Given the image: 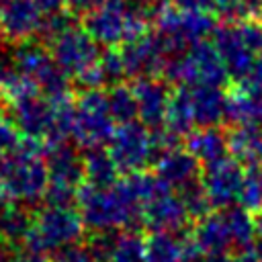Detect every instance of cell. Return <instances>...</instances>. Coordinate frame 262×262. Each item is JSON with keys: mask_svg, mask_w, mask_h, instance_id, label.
<instances>
[{"mask_svg": "<svg viewBox=\"0 0 262 262\" xmlns=\"http://www.w3.org/2000/svg\"><path fill=\"white\" fill-rule=\"evenodd\" d=\"M8 262H51L45 254H35V252H29V254H12Z\"/></svg>", "mask_w": 262, "mask_h": 262, "instance_id": "cell-45", "label": "cell"}, {"mask_svg": "<svg viewBox=\"0 0 262 262\" xmlns=\"http://www.w3.org/2000/svg\"><path fill=\"white\" fill-rule=\"evenodd\" d=\"M127 2H135V4H147V6H154V4H158L160 0H127Z\"/></svg>", "mask_w": 262, "mask_h": 262, "instance_id": "cell-51", "label": "cell"}, {"mask_svg": "<svg viewBox=\"0 0 262 262\" xmlns=\"http://www.w3.org/2000/svg\"><path fill=\"white\" fill-rule=\"evenodd\" d=\"M227 151L242 166L262 164V129L258 125H237L227 131Z\"/></svg>", "mask_w": 262, "mask_h": 262, "instance_id": "cell-25", "label": "cell"}, {"mask_svg": "<svg viewBox=\"0 0 262 262\" xmlns=\"http://www.w3.org/2000/svg\"><path fill=\"white\" fill-rule=\"evenodd\" d=\"M244 172L246 170L242 168V164L231 156H225L213 164L203 166L201 182L207 190L213 209H227L239 201Z\"/></svg>", "mask_w": 262, "mask_h": 262, "instance_id": "cell-9", "label": "cell"}, {"mask_svg": "<svg viewBox=\"0 0 262 262\" xmlns=\"http://www.w3.org/2000/svg\"><path fill=\"white\" fill-rule=\"evenodd\" d=\"M0 25L2 37L18 45L41 33L43 14L35 0H0Z\"/></svg>", "mask_w": 262, "mask_h": 262, "instance_id": "cell-13", "label": "cell"}, {"mask_svg": "<svg viewBox=\"0 0 262 262\" xmlns=\"http://www.w3.org/2000/svg\"><path fill=\"white\" fill-rule=\"evenodd\" d=\"M192 113L196 127H217L225 117V94L217 86H192L190 88Z\"/></svg>", "mask_w": 262, "mask_h": 262, "instance_id": "cell-24", "label": "cell"}, {"mask_svg": "<svg viewBox=\"0 0 262 262\" xmlns=\"http://www.w3.org/2000/svg\"><path fill=\"white\" fill-rule=\"evenodd\" d=\"M20 141H23L20 129L16 127L10 113L4 111V106H0V154L14 151L20 145Z\"/></svg>", "mask_w": 262, "mask_h": 262, "instance_id": "cell-37", "label": "cell"}, {"mask_svg": "<svg viewBox=\"0 0 262 262\" xmlns=\"http://www.w3.org/2000/svg\"><path fill=\"white\" fill-rule=\"evenodd\" d=\"M184 147L196 158L201 166L213 164L221 158H225L227 151V133H223L219 127H199L192 133L186 135Z\"/></svg>", "mask_w": 262, "mask_h": 262, "instance_id": "cell-22", "label": "cell"}, {"mask_svg": "<svg viewBox=\"0 0 262 262\" xmlns=\"http://www.w3.org/2000/svg\"><path fill=\"white\" fill-rule=\"evenodd\" d=\"M43 156L45 143L25 135L14 151L0 154V205L37 203L45 196L49 174Z\"/></svg>", "mask_w": 262, "mask_h": 262, "instance_id": "cell-1", "label": "cell"}, {"mask_svg": "<svg viewBox=\"0 0 262 262\" xmlns=\"http://www.w3.org/2000/svg\"><path fill=\"white\" fill-rule=\"evenodd\" d=\"M237 23V29H239V35L244 39V43L248 45V49L258 57L262 55V23L258 18H242V20H235Z\"/></svg>", "mask_w": 262, "mask_h": 262, "instance_id": "cell-38", "label": "cell"}, {"mask_svg": "<svg viewBox=\"0 0 262 262\" xmlns=\"http://www.w3.org/2000/svg\"><path fill=\"white\" fill-rule=\"evenodd\" d=\"M117 123L108 111L106 90H80L76 96V117L72 137L84 149L108 145Z\"/></svg>", "mask_w": 262, "mask_h": 262, "instance_id": "cell-6", "label": "cell"}, {"mask_svg": "<svg viewBox=\"0 0 262 262\" xmlns=\"http://www.w3.org/2000/svg\"><path fill=\"white\" fill-rule=\"evenodd\" d=\"M45 164L51 184L80 188L84 184V160L68 141L45 147Z\"/></svg>", "mask_w": 262, "mask_h": 262, "instance_id": "cell-17", "label": "cell"}, {"mask_svg": "<svg viewBox=\"0 0 262 262\" xmlns=\"http://www.w3.org/2000/svg\"><path fill=\"white\" fill-rule=\"evenodd\" d=\"M82 223L90 231H117L141 223V213L135 209L117 186L98 188L84 182L76 196Z\"/></svg>", "mask_w": 262, "mask_h": 262, "instance_id": "cell-2", "label": "cell"}, {"mask_svg": "<svg viewBox=\"0 0 262 262\" xmlns=\"http://www.w3.org/2000/svg\"><path fill=\"white\" fill-rule=\"evenodd\" d=\"M162 76L168 84H174L178 88H192V86H199L196 82V72H194V66H192V59L186 53H172L168 59H166V66L162 70Z\"/></svg>", "mask_w": 262, "mask_h": 262, "instance_id": "cell-31", "label": "cell"}, {"mask_svg": "<svg viewBox=\"0 0 262 262\" xmlns=\"http://www.w3.org/2000/svg\"><path fill=\"white\" fill-rule=\"evenodd\" d=\"M31 217L27 209L18 203H4L0 205V252L8 250L12 254L25 246V237L31 225Z\"/></svg>", "mask_w": 262, "mask_h": 262, "instance_id": "cell-23", "label": "cell"}, {"mask_svg": "<svg viewBox=\"0 0 262 262\" xmlns=\"http://www.w3.org/2000/svg\"><path fill=\"white\" fill-rule=\"evenodd\" d=\"M12 66L18 74L33 80L39 86L41 94H45L49 100L72 96L70 76L55 63L45 43L35 39L18 43L12 51Z\"/></svg>", "mask_w": 262, "mask_h": 262, "instance_id": "cell-4", "label": "cell"}, {"mask_svg": "<svg viewBox=\"0 0 262 262\" xmlns=\"http://www.w3.org/2000/svg\"><path fill=\"white\" fill-rule=\"evenodd\" d=\"M254 221H256V231H258V235L262 237V211H260V213H256Z\"/></svg>", "mask_w": 262, "mask_h": 262, "instance_id": "cell-49", "label": "cell"}, {"mask_svg": "<svg viewBox=\"0 0 262 262\" xmlns=\"http://www.w3.org/2000/svg\"><path fill=\"white\" fill-rule=\"evenodd\" d=\"M47 47L51 51V57L55 63L74 78L84 68L92 66L98 59V43L78 25H72L51 41H47Z\"/></svg>", "mask_w": 262, "mask_h": 262, "instance_id": "cell-8", "label": "cell"}, {"mask_svg": "<svg viewBox=\"0 0 262 262\" xmlns=\"http://www.w3.org/2000/svg\"><path fill=\"white\" fill-rule=\"evenodd\" d=\"M154 174L162 182H166L168 186H172L176 190V188L201 178V164L186 147L174 145L156 158Z\"/></svg>", "mask_w": 262, "mask_h": 262, "instance_id": "cell-18", "label": "cell"}, {"mask_svg": "<svg viewBox=\"0 0 262 262\" xmlns=\"http://www.w3.org/2000/svg\"><path fill=\"white\" fill-rule=\"evenodd\" d=\"M233 262H258V258H256L254 250L246 248V250H239L237 256H233Z\"/></svg>", "mask_w": 262, "mask_h": 262, "instance_id": "cell-47", "label": "cell"}, {"mask_svg": "<svg viewBox=\"0 0 262 262\" xmlns=\"http://www.w3.org/2000/svg\"><path fill=\"white\" fill-rule=\"evenodd\" d=\"M254 14H256V18L262 23V0H256V2H254Z\"/></svg>", "mask_w": 262, "mask_h": 262, "instance_id": "cell-48", "label": "cell"}, {"mask_svg": "<svg viewBox=\"0 0 262 262\" xmlns=\"http://www.w3.org/2000/svg\"><path fill=\"white\" fill-rule=\"evenodd\" d=\"M106 2H108V0H66L68 10H70L72 14H80V16L88 14L90 10H94V8H98V6L106 4Z\"/></svg>", "mask_w": 262, "mask_h": 262, "instance_id": "cell-43", "label": "cell"}, {"mask_svg": "<svg viewBox=\"0 0 262 262\" xmlns=\"http://www.w3.org/2000/svg\"><path fill=\"white\" fill-rule=\"evenodd\" d=\"M256 125L262 129V104H260V111H258V117H256Z\"/></svg>", "mask_w": 262, "mask_h": 262, "instance_id": "cell-52", "label": "cell"}, {"mask_svg": "<svg viewBox=\"0 0 262 262\" xmlns=\"http://www.w3.org/2000/svg\"><path fill=\"white\" fill-rule=\"evenodd\" d=\"M84 223L74 207H41L33 217L25 237V248L35 254H53L76 244L84 235Z\"/></svg>", "mask_w": 262, "mask_h": 262, "instance_id": "cell-3", "label": "cell"}, {"mask_svg": "<svg viewBox=\"0 0 262 262\" xmlns=\"http://www.w3.org/2000/svg\"><path fill=\"white\" fill-rule=\"evenodd\" d=\"M41 14L43 16H51V14H57V12H63L68 10V4L66 0H35Z\"/></svg>", "mask_w": 262, "mask_h": 262, "instance_id": "cell-44", "label": "cell"}, {"mask_svg": "<svg viewBox=\"0 0 262 262\" xmlns=\"http://www.w3.org/2000/svg\"><path fill=\"white\" fill-rule=\"evenodd\" d=\"M190 242L201 254H213V252H227L231 244V235L225 223L223 213H209L194 221Z\"/></svg>", "mask_w": 262, "mask_h": 262, "instance_id": "cell-21", "label": "cell"}, {"mask_svg": "<svg viewBox=\"0 0 262 262\" xmlns=\"http://www.w3.org/2000/svg\"><path fill=\"white\" fill-rule=\"evenodd\" d=\"M190 215L174 188L164 190L149 199L141 209V225L149 231H172L178 233L186 227Z\"/></svg>", "mask_w": 262, "mask_h": 262, "instance_id": "cell-15", "label": "cell"}, {"mask_svg": "<svg viewBox=\"0 0 262 262\" xmlns=\"http://www.w3.org/2000/svg\"><path fill=\"white\" fill-rule=\"evenodd\" d=\"M10 117L14 119L16 127L20 129V133L25 137H33L39 141H47L51 131H53V119H55V108L53 102L41 94V92H33L27 94L10 104L4 106Z\"/></svg>", "mask_w": 262, "mask_h": 262, "instance_id": "cell-11", "label": "cell"}, {"mask_svg": "<svg viewBox=\"0 0 262 262\" xmlns=\"http://www.w3.org/2000/svg\"><path fill=\"white\" fill-rule=\"evenodd\" d=\"M82 160H84V182L98 186V188H111L119 182L121 170L115 164L108 149L104 147L86 149Z\"/></svg>", "mask_w": 262, "mask_h": 262, "instance_id": "cell-26", "label": "cell"}, {"mask_svg": "<svg viewBox=\"0 0 262 262\" xmlns=\"http://www.w3.org/2000/svg\"><path fill=\"white\" fill-rule=\"evenodd\" d=\"M82 29L98 43L119 47L127 35V0H108L106 4L82 16Z\"/></svg>", "mask_w": 262, "mask_h": 262, "instance_id": "cell-12", "label": "cell"}, {"mask_svg": "<svg viewBox=\"0 0 262 262\" xmlns=\"http://www.w3.org/2000/svg\"><path fill=\"white\" fill-rule=\"evenodd\" d=\"M108 262H145V237L133 229L119 233Z\"/></svg>", "mask_w": 262, "mask_h": 262, "instance_id": "cell-33", "label": "cell"}, {"mask_svg": "<svg viewBox=\"0 0 262 262\" xmlns=\"http://www.w3.org/2000/svg\"><path fill=\"white\" fill-rule=\"evenodd\" d=\"M108 154L123 174L145 170L149 164H154L151 131L141 121L117 125L108 141Z\"/></svg>", "mask_w": 262, "mask_h": 262, "instance_id": "cell-7", "label": "cell"}, {"mask_svg": "<svg viewBox=\"0 0 262 262\" xmlns=\"http://www.w3.org/2000/svg\"><path fill=\"white\" fill-rule=\"evenodd\" d=\"M51 262H96L88 250L86 244L82 242H76V244H70V246H63L59 250H55L49 258Z\"/></svg>", "mask_w": 262, "mask_h": 262, "instance_id": "cell-40", "label": "cell"}, {"mask_svg": "<svg viewBox=\"0 0 262 262\" xmlns=\"http://www.w3.org/2000/svg\"><path fill=\"white\" fill-rule=\"evenodd\" d=\"M131 90L137 100V115L139 121L149 129H162L168 102L172 96L170 84L162 78H137L131 82Z\"/></svg>", "mask_w": 262, "mask_h": 262, "instance_id": "cell-16", "label": "cell"}, {"mask_svg": "<svg viewBox=\"0 0 262 262\" xmlns=\"http://www.w3.org/2000/svg\"><path fill=\"white\" fill-rule=\"evenodd\" d=\"M223 217H225V223H227V229H229L233 248H237V250L250 248L252 242H254V237L258 235L256 221H254L252 213L246 211L239 205H231V207H227L223 211Z\"/></svg>", "mask_w": 262, "mask_h": 262, "instance_id": "cell-29", "label": "cell"}, {"mask_svg": "<svg viewBox=\"0 0 262 262\" xmlns=\"http://www.w3.org/2000/svg\"><path fill=\"white\" fill-rule=\"evenodd\" d=\"M106 98H108V111H111V117L117 125H123V123H131V121H139V115H137V100H135V94L131 90V86L119 82L115 86H108L106 88Z\"/></svg>", "mask_w": 262, "mask_h": 262, "instance_id": "cell-30", "label": "cell"}, {"mask_svg": "<svg viewBox=\"0 0 262 262\" xmlns=\"http://www.w3.org/2000/svg\"><path fill=\"white\" fill-rule=\"evenodd\" d=\"M254 2L256 0H215V6L225 18L242 20L254 14Z\"/></svg>", "mask_w": 262, "mask_h": 262, "instance_id": "cell-39", "label": "cell"}, {"mask_svg": "<svg viewBox=\"0 0 262 262\" xmlns=\"http://www.w3.org/2000/svg\"><path fill=\"white\" fill-rule=\"evenodd\" d=\"M188 55L192 59L194 72H196V82L203 86H225L229 82V74L227 68L219 55V51L215 49L213 41H196L188 47Z\"/></svg>", "mask_w": 262, "mask_h": 262, "instance_id": "cell-20", "label": "cell"}, {"mask_svg": "<svg viewBox=\"0 0 262 262\" xmlns=\"http://www.w3.org/2000/svg\"><path fill=\"white\" fill-rule=\"evenodd\" d=\"M0 37H2V25H0Z\"/></svg>", "mask_w": 262, "mask_h": 262, "instance_id": "cell-53", "label": "cell"}, {"mask_svg": "<svg viewBox=\"0 0 262 262\" xmlns=\"http://www.w3.org/2000/svg\"><path fill=\"white\" fill-rule=\"evenodd\" d=\"M196 127L194 123V113H192V100H190V88H176L170 96L166 119H164V129H168L172 135L186 137L192 133Z\"/></svg>", "mask_w": 262, "mask_h": 262, "instance_id": "cell-27", "label": "cell"}, {"mask_svg": "<svg viewBox=\"0 0 262 262\" xmlns=\"http://www.w3.org/2000/svg\"><path fill=\"white\" fill-rule=\"evenodd\" d=\"M239 207L252 215L262 211V164L248 166L244 172V184L239 192Z\"/></svg>", "mask_w": 262, "mask_h": 262, "instance_id": "cell-32", "label": "cell"}, {"mask_svg": "<svg viewBox=\"0 0 262 262\" xmlns=\"http://www.w3.org/2000/svg\"><path fill=\"white\" fill-rule=\"evenodd\" d=\"M235 86H239L242 90H246L252 96L262 98V55L256 57V61H254L252 70L248 72V76L239 84H235Z\"/></svg>", "mask_w": 262, "mask_h": 262, "instance_id": "cell-41", "label": "cell"}, {"mask_svg": "<svg viewBox=\"0 0 262 262\" xmlns=\"http://www.w3.org/2000/svg\"><path fill=\"white\" fill-rule=\"evenodd\" d=\"M172 6L180 8V10H188V12H207L213 14L217 10L215 0H168Z\"/></svg>", "mask_w": 262, "mask_h": 262, "instance_id": "cell-42", "label": "cell"}, {"mask_svg": "<svg viewBox=\"0 0 262 262\" xmlns=\"http://www.w3.org/2000/svg\"><path fill=\"white\" fill-rule=\"evenodd\" d=\"M262 98L248 94L239 86L231 88L229 94H225V117L223 121L231 127L237 125H256V117L260 111Z\"/></svg>", "mask_w": 262, "mask_h": 262, "instance_id": "cell-28", "label": "cell"}, {"mask_svg": "<svg viewBox=\"0 0 262 262\" xmlns=\"http://www.w3.org/2000/svg\"><path fill=\"white\" fill-rule=\"evenodd\" d=\"M154 27L162 37L170 53H180L184 47H190L196 41L213 35L217 23L213 14L207 12H188L172 6L168 0L158 2L154 10Z\"/></svg>", "mask_w": 262, "mask_h": 262, "instance_id": "cell-5", "label": "cell"}, {"mask_svg": "<svg viewBox=\"0 0 262 262\" xmlns=\"http://www.w3.org/2000/svg\"><path fill=\"white\" fill-rule=\"evenodd\" d=\"M176 192H178V196L182 199V203H184V207H186L190 219L196 221V219H201V217H205V215L211 213L213 205H211V201H209V196H207V190H205L201 178H196V180H192V182H188V184L176 188Z\"/></svg>", "mask_w": 262, "mask_h": 262, "instance_id": "cell-34", "label": "cell"}, {"mask_svg": "<svg viewBox=\"0 0 262 262\" xmlns=\"http://www.w3.org/2000/svg\"><path fill=\"white\" fill-rule=\"evenodd\" d=\"M199 262H233V256L229 252H213V254H203Z\"/></svg>", "mask_w": 262, "mask_h": 262, "instance_id": "cell-46", "label": "cell"}, {"mask_svg": "<svg viewBox=\"0 0 262 262\" xmlns=\"http://www.w3.org/2000/svg\"><path fill=\"white\" fill-rule=\"evenodd\" d=\"M201 256L190 239L172 231H149L145 237V262H199Z\"/></svg>", "mask_w": 262, "mask_h": 262, "instance_id": "cell-19", "label": "cell"}, {"mask_svg": "<svg viewBox=\"0 0 262 262\" xmlns=\"http://www.w3.org/2000/svg\"><path fill=\"white\" fill-rule=\"evenodd\" d=\"M117 235L119 233H115V231H92L86 246H88V250L96 262H108L111 260V254H113L115 244H117Z\"/></svg>", "mask_w": 262, "mask_h": 262, "instance_id": "cell-36", "label": "cell"}, {"mask_svg": "<svg viewBox=\"0 0 262 262\" xmlns=\"http://www.w3.org/2000/svg\"><path fill=\"white\" fill-rule=\"evenodd\" d=\"M98 63H100V68H102V72H104V76H106L108 86L119 84V82L127 76L121 49H117V47H108L104 53H100V55H98Z\"/></svg>", "mask_w": 262, "mask_h": 262, "instance_id": "cell-35", "label": "cell"}, {"mask_svg": "<svg viewBox=\"0 0 262 262\" xmlns=\"http://www.w3.org/2000/svg\"><path fill=\"white\" fill-rule=\"evenodd\" d=\"M211 41H213L215 49L219 51V55H221V59L227 68L229 80L239 84L248 76V72L252 70V66L256 61V55L244 43V39L239 35V29H237V23L229 20V23L217 25L213 35H211Z\"/></svg>", "mask_w": 262, "mask_h": 262, "instance_id": "cell-14", "label": "cell"}, {"mask_svg": "<svg viewBox=\"0 0 262 262\" xmlns=\"http://www.w3.org/2000/svg\"><path fill=\"white\" fill-rule=\"evenodd\" d=\"M121 55L125 61V72L127 78H160L162 70L166 66V59L172 55L166 47V43L162 41V37L154 31H149L147 35L123 43L121 47Z\"/></svg>", "mask_w": 262, "mask_h": 262, "instance_id": "cell-10", "label": "cell"}, {"mask_svg": "<svg viewBox=\"0 0 262 262\" xmlns=\"http://www.w3.org/2000/svg\"><path fill=\"white\" fill-rule=\"evenodd\" d=\"M254 252H256V258H258V262H262V237L256 242V246H254Z\"/></svg>", "mask_w": 262, "mask_h": 262, "instance_id": "cell-50", "label": "cell"}]
</instances>
